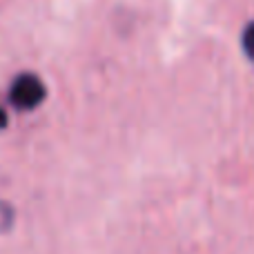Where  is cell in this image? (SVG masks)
<instances>
[{
  "label": "cell",
  "instance_id": "obj_1",
  "mask_svg": "<svg viewBox=\"0 0 254 254\" xmlns=\"http://www.w3.org/2000/svg\"><path fill=\"white\" fill-rule=\"evenodd\" d=\"M9 101L18 110H34L45 101V85L38 76L20 74L9 89Z\"/></svg>",
  "mask_w": 254,
  "mask_h": 254
},
{
  "label": "cell",
  "instance_id": "obj_2",
  "mask_svg": "<svg viewBox=\"0 0 254 254\" xmlns=\"http://www.w3.org/2000/svg\"><path fill=\"white\" fill-rule=\"evenodd\" d=\"M243 49L250 56V61H254V22H250L243 31Z\"/></svg>",
  "mask_w": 254,
  "mask_h": 254
},
{
  "label": "cell",
  "instance_id": "obj_3",
  "mask_svg": "<svg viewBox=\"0 0 254 254\" xmlns=\"http://www.w3.org/2000/svg\"><path fill=\"white\" fill-rule=\"evenodd\" d=\"M2 127H7V114H4V110L0 107V129H2Z\"/></svg>",
  "mask_w": 254,
  "mask_h": 254
}]
</instances>
